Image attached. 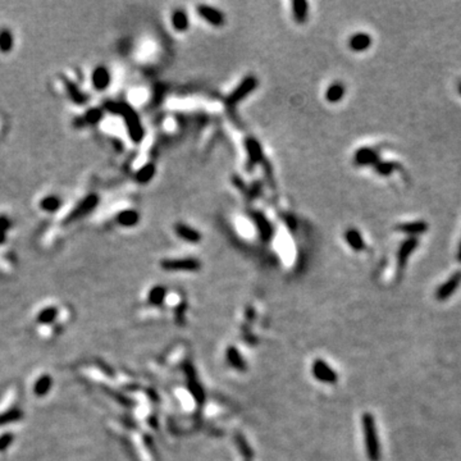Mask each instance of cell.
Returning <instances> with one entry per match:
<instances>
[{
    "mask_svg": "<svg viewBox=\"0 0 461 461\" xmlns=\"http://www.w3.org/2000/svg\"><path fill=\"white\" fill-rule=\"evenodd\" d=\"M106 108L112 113L121 115L122 118L125 119L128 134H130V138L132 141L140 142L142 140L143 135H145L143 134V127L141 125L138 115L136 114V112L132 109L131 106L126 103H108Z\"/></svg>",
    "mask_w": 461,
    "mask_h": 461,
    "instance_id": "obj_1",
    "label": "cell"
},
{
    "mask_svg": "<svg viewBox=\"0 0 461 461\" xmlns=\"http://www.w3.org/2000/svg\"><path fill=\"white\" fill-rule=\"evenodd\" d=\"M417 246V238L416 237H409L408 240H405L401 243V246L399 249V254H397V263H399V268H404L408 262L409 256L412 255L413 251L416 249Z\"/></svg>",
    "mask_w": 461,
    "mask_h": 461,
    "instance_id": "obj_12",
    "label": "cell"
},
{
    "mask_svg": "<svg viewBox=\"0 0 461 461\" xmlns=\"http://www.w3.org/2000/svg\"><path fill=\"white\" fill-rule=\"evenodd\" d=\"M227 358H228V362L233 365L236 369H240V370H243V369H245V363H243L242 358H241L240 352L237 351L234 347H230V349H228Z\"/></svg>",
    "mask_w": 461,
    "mask_h": 461,
    "instance_id": "obj_25",
    "label": "cell"
},
{
    "mask_svg": "<svg viewBox=\"0 0 461 461\" xmlns=\"http://www.w3.org/2000/svg\"><path fill=\"white\" fill-rule=\"evenodd\" d=\"M175 232L181 240L186 241V242L196 243L200 242L201 240V233L195 228L190 227V226L184 225V223H177L175 226Z\"/></svg>",
    "mask_w": 461,
    "mask_h": 461,
    "instance_id": "obj_11",
    "label": "cell"
},
{
    "mask_svg": "<svg viewBox=\"0 0 461 461\" xmlns=\"http://www.w3.org/2000/svg\"><path fill=\"white\" fill-rule=\"evenodd\" d=\"M8 227H9V221L6 218H4V217H1V218H0V230H5Z\"/></svg>",
    "mask_w": 461,
    "mask_h": 461,
    "instance_id": "obj_31",
    "label": "cell"
},
{
    "mask_svg": "<svg viewBox=\"0 0 461 461\" xmlns=\"http://www.w3.org/2000/svg\"><path fill=\"white\" fill-rule=\"evenodd\" d=\"M374 171L377 172L378 175L380 176H390L392 175V172L396 169V164L392 162H384V160H379L377 164L373 167Z\"/></svg>",
    "mask_w": 461,
    "mask_h": 461,
    "instance_id": "obj_27",
    "label": "cell"
},
{
    "mask_svg": "<svg viewBox=\"0 0 461 461\" xmlns=\"http://www.w3.org/2000/svg\"><path fill=\"white\" fill-rule=\"evenodd\" d=\"M458 260L461 263V242H460V246H459V250H458Z\"/></svg>",
    "mask_w": 461,
    "mask_h": 461,
    "instance_id": "obj_32",
    "label": "cell"
},
{
    "mask_svg": "<svg viewBox=\"0 0 461 461\" xmlns=\"http://www.w3.org/2000/svg\"><path fill=\"white\" fill-rule=\"evenodd\" d=\"M345 96V86L340 82H334L325 90V100L329 103H338Z\"/></svg>",
    "mask_w": 461,
    "mask_h": 461,
    "instance_id": "obj_21",
    "label": "cell"
},
{
    "mask_svg": "<svg viewBox=\"0 0 461 461\" xmlns=\"http://www.w3.org/2000/svg\"><path fill=\"white\" fill-rule=\"evenodd\" d=\"M171 22H172V26H173V28L177 30L178 32L187 31V28H188V26H190V19H188V16H187V13L182 9H176L175 12L172 13Z\"/></svg>",
    "mask_w": 461,
    "mask_h": 461,
    "instance_id": "obj_18",
    "label": "cell"
},
{
    "mask_svg": "<svg viewBox=\"0 0 461 461\" xmlns=\"http://www.w3.org/2000/svg\"><path fill=\"white\" fill-rule=\"evenodd\" d=\"M66 88L67 91H68V95L76 104H84L85 101H86V96H85L81 91L78 90V88L73 82L66 81Z\"/></svg>",
    "mask_w": 461,
    "mask_h": 461,
    "instance_id": "obj_24",
    "label": "cell"
},
{
    "mask_svg": "<svg viewBox=\"0 0 461 461\" xmlns=\"http://www.w3.org/2000/svg\"><path fill=\"white\" fill-rule=\"evenodd\" d=\"M461 283V272H456L449 279L446 280L445 283L442 284L441 287H438V290L436 292V299L438 301H445V300L449 299L451 295L455 293V291L458 290V287L460 286Z\"/></svg>",
    "mask_w": 461,
    "mask_h": 461,
    "instance_id": "obj_7",
    "label": "cell"
},
{
    "mask_svg": "<svg viewBox=\"0 0 461 461\" xmlns=\"http://www.w3.org/2000/svg\"><path fill=\"white\" fill-rule=\"evenodd\" d=\"M91 81H92L93 88L96 90H104L109 86L110 84V73L105 67H97L93 69L91 75Z\"/></svg>",
    "mask_w": 461,
    "mask_h": 461,
    "instance_id": "obj_13",
    "label": "cell"
},
{
    "mask_svg": "<svg viewBox=\"0 0 461 461\" xmlns=\"http://www.w3.org/2000/svg\"><path fill=\"white\" fill-rule=\"evenodd\" d=\"M49 386H50L49 378H46V377L43 378V379L39 380V383L36 384V393H38V395H44V393L47 391V388H49Z\"/></svg>",
    "mask_w": 461,
    "mask_h": 461,
    "instance_id": "obj_29",
    "label": "cell"
},
{
    "mask_svg": "<svg viewBox=\"0 0 461 461\" xmlns=\"http://www.w3.org/2000/svg\"><path fill=\"white\" fill-rule=\"evenodd\" d=\"M197 13L199 16L203 19H205L209 25L214 26V27H221L225 25V16L217 8H213L206 4H200L197 5Z\"/></svg>",
    "mask_w": 461,
    "mask_h": 461,
    "instance_id": "obj_6",
    "label": "cell"
},
{
    "mask_svg": "<svg viewBox=\"0 0 461 461\" xmlns=\"http://www.w3.org/2000/svg\"><path fill=\"white\" fill-rule=\"evenodd\" d=\"M4 241V230H0V242H3Z\"/></svg>",
    "mask_w": 461,
    "mask_h": 461,
    "instance_id": "obj_33",
    "label": "cell"
},
{
    "mask_svg": "<svg viewBox=\"0 0 461 461\" xmlns=\"http://www.w3.org/2000/svg\"><path fill=\"white\" fill-rule=\"evenodd\" d=\"M258 78L254 77V76H247L242 80V81L238 84L236 89H234L232 92L230 93L226 99V103H227L228 106H234L237 104L240 103L241 100H243L245 97H247L250 93L253 92L256 88H258Z\"/></svg>",
    "mask_w": 461,
    "mask_h": 461,
    "instance_id": "obj_3",
    "label": "cell"
},
{
    "mask_svg": "<svg viewBox=\"0 0 461 461\" xmlns=\"http://www.w3.org/2000/svg\"><path fill=\"white\" fill-rule=\"evenodd\" d=\"M245 147L247 150L250 164H255L263 159V147L256 138H247L246 142H245Z\"/></svg>",
    "mask_w": 461,
    "mask_h": 461,
    "instance_id": "obj_15",
    "label": "cell"
},
{
    "mask_svg": "<svg viewBox=\"0 0 461 461\" xmlns=\"http://www.w3.org/2000/svg\"><path fill=\"white\" fill-rule=\"evenodd\" d=\"M345 240L349 243L350 247L355 251H362L365 249V242L363 240L362 233L355 228H349L345 232Z\"/></svg>",
    "mask_w": 461,
    "mask_h": 461,
    "instance_id": "obj_16",
    "label": "cell"
},
{
    "mask_svg": "<svg viewBox=\"0 0 461 461\" xmlns=\"http://www.w3.org/2000/svg\"><path fill=\"white\" fill-rule=\"evenodd\" d=\"M313 374L317 379L324 383H336L337 382V374L323 360H315L313 364Z\"/></svg>",
    "mask_w": 461,
    "mask_h": 461,
    "instance_id": "obj_9",
    "label": "cell"
},
{
    "mask_svg": "<svg viewBox=\"0 0 461 461\" xmlns=\"http://www.w3.org/2000/svg\"><path fill=\"white\" fill-rule=\"evenodd\" d=\"M201 264L197 259H165L162 262V268L165 271H199Z\"/></svg>",
    "mask_w": 461,
    "mask_h": 461,
    "instance_id": "obj_4",
    "label": "cell"
},
{
    "mask_svg": "<svg viewBox=\"0 0 461 461\" xmlns=\"http://www.w3.org/2000/svg\"><path fill=\"white\" fill-rule=\"evenodd\" d=\"M86 117H88V121L90 122V123H96V122L100 121V118H101V112L97 109H92L88 113Z\"/></svg>",
    "mask_w": 461,
    "mask_h": 461,
    "instance_id": "obj_30",
    "label": "cell"
},
{
    "mask_svg": "<svg viewBox=\"0 0 461 461\" xmlns=\"http://www.w3.org/2000/svg\"><path fill=\"white\" fill-rule=\"evenodd\" d=\"M155 165L153 163H147L146 165H143V167L138 169V173H136V180L140 184H146V182L151 181V178L155 176Z\"/></svg>",
    "mask_w": 461,
    "mask_h": 461,
    "instance_id": "obj_23",
    "label": "cell"
},
{
    "mask_svg": "<svg viewBox=\"0 0 461 461\" xmlns=\"http://www.w3.org/2000/svg\"><path fill=\"white\" fill-rule=\"evenodd\" d=\"M165 293H167V290L163 286L154 287L149 293V301L154 304V305H160L164 301Z\"/></svg>",
    "mask_w": 461,
    "mask_h": 461,
    "instance_id": "obj_26",
    "label": "cell"
},
{
    "mask_svg": "<svg viewBox=\"0 0 461 461\" xmlns=\"http://www.w3.org/2000/svg\"><path fill=\"white\" fill-rule=\"evenodd\" d=\"M97 203H99V197H97L95 193H91V195L86 196L82 200L81 203L76 206L75 210L69 214L68 221H76V219H80L82 218V217H85V215L89 214V213L92 212L93 209L96 208Z\"/></svg>",
    "mask_w": 461,
    "mask_h": 461,
    "instance_id": "obj_8",
    "label": "cell"
},
{
    "mask_svg": "<svg viewBox=\"0 0 461 461\" xmlns=\"http://www.w3.org/2000/svg\"><path fill=\"white\" fill-rule=\"evenodd\" d=\"M397 230L404 232L406 234H410L412 237L416 236V234H421L424 232H427L428 225L423 221H416V222H410V223H404V225L399 226Z\"/></svg>",
    "mask_w": 461,
    "mask_h": 461,
    "instance_id": "obj_19",
    "label": "cell"
},
{
    "mask_svg": "<svg viewBox=\"0 0 461 461\" xmlns=\"http://www.w3.org/2000/svg\"><path fill=\"white\" fill-rule=\"evenodd\" d=\"M458 90H459V92H460V95H461V82H460V84H459V86H458Z\"/></svg>",
    "mask_w": 461,
    "mask_h": 461,
    "instance_id": "obj_34",
    "label": "cell"
},
{
    "mask_svg": "<svg viewBox=\"0 0 461 461\" xmlns=\"http://www.w3.org/2000/svg\"><path fill=\"white\" fill-rule=\"evenodd\" d=\"M117 221L122 227H134L140 221V214L134 209H127V210L119 213Z\"/></svg>",
    "mask_w": 461,
    "mask_h": 461,
    "instance_id": "obj_20",
    "label": "cell"
},
{
    "mask_svg": "<svg viewBox=\"0 0 461 461\" xmlns=\"http://www.w3.org/2000/svg\"><path fill=\"white\" fill-rule=\"evenodd\" d=\"M251 218H253L255 228L258 230L259 237H260L264 242L271 241L272 238H273V234H275V228H273V225L271 223V221L260 212H254L253 214H251Z\"/></svg>",
    "mask_w": 461,
    "mask_h": 461,
    "instance_id": "obj_5",
    "label": "cell"
},
{
    "mask_svg": "<svg viewBox=\"0 0 461 461\" xmlns=\"http://www.w3.org/2000/svg\"><path fill=\"white\" fill-rule=\"evenodd\" d=\"M14 45V38H13L12 31L8 28H1L0 30V51L1 53H9Z\"/></svg>",
    "mask_w": 461,
    "mask_h": 461,
    "instance_id": "obj_22",
    "label": "cell"
},
{
    "mask_svg": "<svg viewBox=\"0 0 461 461\" xmlns=\"http://www.w3.org/2000/svg\"><path fill=\"white\" fill-rule=\"evenodd\" d=\"M292 16L296 23H304L308 18L309 4L305 0H293L292 4Z\"/></svg>",
    "mask_w": 461,
    "mask_h": 461,
    "instance_id": "obj_17",
    "label": "cell"
},
{
    "mask_svg": "<svg viewBox=\"0 0 461 461\" xmlns=\"http://www.w3.org/2000/svg\"><path fill=\"white\" fill-rule=\"evenodd\" d=\"M363 430H364V439H365V449H367V455H368L370 461H379L380 460V445L378 441L377 429H375V423H374L373 415L367 413L363 415Z\"/></svg>",
    "mask_w": 461,
    "mask_h": 461,
    "instance_id": "obj_2",
    "label": "cell"
},
{
    "mask_svg": "<svg viewBox=\"0 0 461 461\" xmlns=\"http://www.w3.org/2000/svg\"><path fill=\"white\" fill-rule=\"evenodd\" d=\"M371 45V36L365 32H358V34L352 35L349 40V46L350 49L354 51H364Z\"/></svg>",
    "mask_w": 461,
    "mask_h": 461,
    "instance_id": "obj_14",
    "label": "cell"
},
{
    "mask_svg": "<svg viewBox=\"0 0 461 461\" xmlns=\"http://www.w3.org/2000/svg\"><path fill=\"white\" fill-rule=\"evenodd\" d=\"M378 162H379V155L371 147H360L356 150L355 155H354V163L360 167H368V165L374 167Z\"/></svg>",
    "mask_w": 461,
    "mask_h": 461,
    "instance_id": "obj_10",
    "label": "cell"
},
{
    "mask_svg": "<svg viewBox=\"0 0 461 461\" xmlns=\"http://www.w3.org/2000/svg\"><path fill=\"white\" fill-rule=\"evenodd\" d=\"M40 206L46 212H55L56 209L60 206V201L59 199L56 196H47L45 199H43V201L40 203Z\"/></svg>",
    "mask_w": 461,
    "mask_h": 461,
    "instance_id": "obj_28",
    "label": "cell"
}]
</instances>
